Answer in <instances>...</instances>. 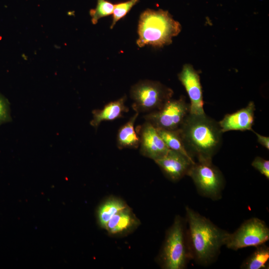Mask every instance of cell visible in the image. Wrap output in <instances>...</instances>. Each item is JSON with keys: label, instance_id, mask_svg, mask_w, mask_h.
Wrapping results in <instances>:
<instances>
[{"label": "cell", "instance_id": "14", "mask_svg": "<svg viewBox=\"0 0 269 269\" xmlns=\"http://www.w3.org/2000/svg\"><path fill=\"white\" fill-rule=\"evenodd\" d=\"M139 115L135 114L118 130L117 135V146L120 149L124 148L136 149L139 147L140 139L134 129V124Z\"/></svg>", "mask_w": 269, "mask_h": 269}, {"label": "cell", "instance_id": "22", "mask_svg": "<svg viewBox=\"0 0 269 269\" xmlns=\"http://www.w3.org/2000/svg\"><path fill=\"white\" fill-rule=\"evenodd\" d=\"M11 120L10 109L7 100L0 94V126Z\"/></svg>", "mask_w": 269, "mask_h": 269}, {"label": "cell", "instance_id": "1", "mask_svg": "<svg viewBox=\"0 0 269 269\" xmlns=\"http://www.w3.org/2000/svg\"><path fill=\"white\" fill-rule=\"evenodd\" d=\"M186 238L191 260L206 266L213 263L229 234L192 208L186 207Z\"/></svg>", "mask_w": 269, "mask_h": 269}, {"label": "cell", "instance_id": "17", "mask_svg": "<svg viewBox=\"0 0 269 269\" xmlns=\"http://www.w3.org/2000/svg\"><path fill=\"white\" fill-rule=\"evenodd\" d=\"M127 207L121 200L110 198L103 203L98 211V217L100 225L103 228L108 221L117 213Z\"/></svg>", "mask_w": 269, "mask_h": 269}, {"label": "cell", "instance_id": "5", "mask_svg": "<svg viewBox=\"0 0 269 269\" xmlns=\"http://www.w3.org/2000/svg\"><path fill=\"white\" fill-rule=\"evenodd\" d=\"M173 90L158 81L140 80L130 89L132 109L138 113H149L159 109L173 95Z\"/></svg>", "mask_w": 269, "mask_h": 269}, {"label": "cell", "instance_id": "3", "mask_svg": "<svg viewBox=\"0 0 269 269\" xmlns=\"http://www.w3.org/2000/svg\"><path fill=\"white\" fill-rule=\"evenodd\" d=\"M181 30L180 23L167 10L147 9L139 16L136 44L139 47H162L171 44Z\"/></svg>", "mask_w": 269, "mask_h": 269}, {"label": "cell", "instance_id": "18", "mask_svg": "<svg viewBox=\"0 0 269 269\" xmlns=\"http://www.w3.org/2000/svg\"><path fill=\"white\" fill-rule=\"evenodd\" d=\"M156 130L169 149L179 152L194 160L187 153L184 147L178 129L176 130H169L162 129H156Z\"/></svg>", "mask_w": 269, "mask_h": 269}, {"label": "cell", "instance_id": "12", "mask_svg": "<svg viewBox=\"0 0 269 269\" xmlns=\"http://www.w3.org/2000/svg\"><path fill=\"white\" fill-rule=\"evenodd\" d=\"M255 110V105L251 101L246 107L226 114L218 122L223 133L230 131H252Z\"/></svg>", "mask_w": 269, "mask_h": 269}, {"label": "cell", "instance_id": "21", "mask_svg": "<svg viewBox=\"0 0 269 269\" xmlns=\"http://www.w3.org/2000/svg\"><path fill=\"white\" fill-rule=\"evenodd\" d=\"M252 165L264 175L268 179H269V161L263 158L257 156L252 163Z\"/></svg>", "mask_w": 269, "mask_h": 269}, {"label": "cell", "instance_id": "19", "mask_svg": "<svg viewBox=\"0 0 269 269\" xmlns=\"http://www.w3.org/2000/svg\"><path fill=\"white\" fill-rule=\"evenodd\" d=\"M114 4L107 0H97L96 8L90 10L91 21L93 24H96L101 18L113 13Z\"/></svg>", "mask_w": 269, "mask_h": 269}, {"label": "cell", "instance_id": "4", "mask_svg": "<svg viewBox=\"0 0 269 269\" xmlns=\"http://www.w3.org/2000/svg\"><path fill=\"white\" fill-rule=\"evenodd\" d=\"M185 223L186 220L177 216L167 232L160 255L161 263L164 269H184L191 260Z\"/></svg>", "mask_w": 269, "mask_h": 269}, {"label": "cell", "instance_id": "11", "mask_svg": "<svg viewBox=\"0 0 269 269\" xmlns=\"http://www.w3.org/2000/svg\"><path fill=\"white\" fill-rule=\"evenodd\" d=\"M154 162L169 179L175 181L187 175L195 161L179 152L169 149L164 156Z\"/></svg>", "mask_w": 269, "mask_h": 269}, {"label": "cell", "instance_id": "20", "mask_svg": "<svg viewBox=\"0 0 269 269\" xmlns=\"http://www.w3.org/2000/svg\"><path fill=\"white\" fill-rule=\"evenodd\" d=\"M138 1L139 0H129L125 2L114 4V8L112 13L113 20L110 26V28L112 29L117 21L123 18Z\"/></svg>", "mask_w": 269, "mask_h": 269}, {"label": "cell", "instance_id": "13", "mask_svg": "<svg viewBox=\"0 0 269 269\" xmlns=\"http://www.w3.org/2000/svg\"><path fill=\"white\" fill-rule=\"evenodd\" d=\"M127 99L126 95H124L117 100L107 104L102 109L94 110L90 125L97 129L103 121H113L122 118L124 113L129 111V108L125 105Z\"/></svg>", "mask_w": 269, "mask_h": 269}, {"label": "cell", "instance_id": "10", "mask_svg": "<svg viewBox=\"0 0 269 269\" xmlns=\"http://www.w3.org/2000/svg\"><path fill=\"white\" fill-rule=\"evenodd\" d=\"M140 153L154 161L164 156L169 150L156 129L149 122L138 126Z\"/></svg>", "mask_w": 269, "mask_h": 269}, {"label": "cell", "instance_id": "8", "mask_svg": "<svg viewBox=\"0 0 269 269\" xmlns=\"http://www.w3.org/2000/svg\"><path fill=\"white\" fill-rule=\"evenodd\" d=\"M269 239V228L262 220L254 217L245 221L233 233H229L225 246L233 250L257 247Z\"/></svg>", "mask_w": 269, "mask_h": 269}, {"label": "cell", "instance_id": "9", "mask_svg": "<svg viewBox=\"0 0 269 269\" xmlns=\"http://www.w3.org/2000/svg\"><path fill=\"white\" fill-rule=\"evenodd\" d=\"M179 80L184 87L190 99V113L192 114H205L202 86L198 72L189 64L183 65L178 74Z\"/></svg>", "mask_w": 269, "mask_h": 269}, {"label": "cell", "instance_id": "15", "mask_svg": "<svg viewBox=\"0 0 269 269\" xmlns=\"http://www.w3.org/2000/svg\"><path fill=\"white\" fill-rule=\"evenodd\" d=\"M136 224V220L130 208H126L115 214L107 223L105 229L112 235L126 232Z\"/></svg>", "mask_w": 269, "mask_h": 269}, {"label": "cell", "instance_id": "7", "mask_svg": "<svg viewBox=\"0 0 269 269\" xmlns=\"http://www.w3.org/2000/svg\"><path fill=\"white\" fill-rule=\"evenodd\" d=\"M190 113V104L184 96L178 99H170L159 109L143 116L145 121L155 129L176 130Z\"/></svg>", "mask_w": 269, "mask_h": 269}, {"label": "cell", "instance_id": "16", "mask_svg": "<svg viewBox=\"0 0 269 269\" xmlns=\"http://www.w3.org/2000/svg\"><path fill=\"white\" fill-rule=\"evenodd\" d=\"M269 248L264 244L256 247L255 251L246 259L241 268L243 269H261L268 268Z\"/></svg>", "mask_w": 269, "mask_h": 269}, {"label": "cell", "instance_id": "23", "mask_svg": "<svg viewBox=\"0 0 269 269\" xmlns=\"http://www.w3.org/2000/svg\"><path fill=\"white\" fill-rule=\"evenodd\" d=\"M257 136L258 141L263 146L269 149V137L268 136H263L255 132L253 130L252 131Z\"/></svg>", "mask_w": 269, "mask_h": 269}, {"label": "cell", "instance_id": "2", "mask_svg": "<svg viewBox=\"0 0 269 269\" xmlns=\"http://www.w3.org/2000/svg\"><path fill=\"white\" fill-rule=\"evenodd\" d=\"M178 131L187 153L194 160H212L221 146L223 132L219 123L205 113H189Z\"/></svg>", "mask_w": 269, "mask_h": 269}, {"label": "cell", "instance_id": "6", "mask_svg": "<svg viewBox=\"0 0 269 269\" xmlns=\"http://www.w3.org/2000/svg\"><path fill=\"white\" fill-rule=\"evenodd\" d=\"M199 193L212 200L219 199L224 187V176L212 160L195 161L188 174Z\"/></svg>", "mask_w": 269, "mask_h": 269}]
</instances>
